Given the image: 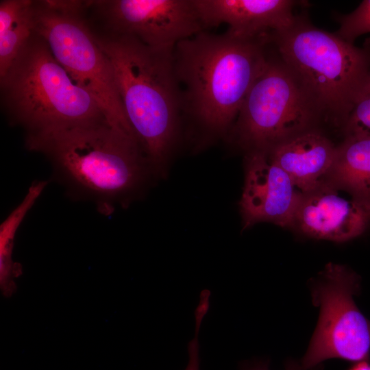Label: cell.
Wrapping results in <instances>:
<instances>
[{
	"mask_svg": "<svg viewBox=\"0 0 370 370\" xmlns=\"http://www.w3.org/2000/svg\"><path fill=\"white\" fill-rule=\"evenodd\" d=\"M0 79L11 121L27 135L106 121L93 98L71 79L35 32Z\"/></svg>",
	"mask_w": 370,
	"mask_h": 370,
	"instance_id": "cell-4",
	"label": "cell"
},
{
	"mask_svg": "<svg viewBox=\"0 0 370 370\" xmlns=\"http://www.w3.org/2000/svg\"><path fill=\"white\" fill-rule=\"evenodd\" d=\"M114 34L132 36L155 49H172L204 31L195 0L93 1Z\"/></svg>",
	"mask_w": 370,
	"mask_h": 370,
	"instance_id": "cell-9",
	"label": "cell"
},
{
	"mask_svg": "<svg viewBox=\"0 0 370 370\" xmlns=\"http://www.w3.org/2000/svg\"><path fill=\"white\" fill-rule=\"evenodd\" d=\"M269 34L254 38L202 31L173 49L182 116L210 137L230 131L249 90L269 58Z\"/></svg>",
	"mask_w": 370,
	"mask_h": 370,
	"instance_id": "cell-1",
	"label": "cell"
},
{
	"mask_svg": "<svg viewBox=\"0 0 370 370\" xmlns=\"http://www.w3.org/2000/svg\"><path fill=\"white\" fill-rule=\"evenodd\" d=\"M34 34V1L0 2V79Z\"/></svg>",
	"mask_w": 370,
	"mask_h": 370,
	"instance_id": "cell-15",
	"label": "cell"
},
{
	"mask_svg": "<svg viewBox=\"0 0 370 370\" xmlns=\"http://www.w3.org/2000/svg\"><path fill=\"white\" fill-rule=\"evenodd\" d=\"M112 67L125 114L150 168L165 163L182 116L173 49H155L136 38L96 37Z\"/></svg>",
	"mask_w": 370,
	"mask_h": 370,
	"instance_id": "cell-3",
	"label": "cell"
},
{
	"mask_svg": "<svg viewBox=\"0 0 370 370\" xmlns=\"http://www.w3.org/2000/svg\"><path fill=\"white\" fill-rule=\"evenodd\" d=\"M336 149L330 140L313 129L278 145L267 153L304 194L327 181Z\"/></svg>",
	"mask_w": 370,
	"mask_h": 370,
	"instance_id": "cell-13",
	"label": "cell"
},
{
	"mask_svg": "<svg viewBox=\"0 0 370 370\" xmlns=\"http://www.w3.org/2000/svg\"><path fill=\"white\" fill-rule=\"evenodd\" d=\"M303 193L288 174L262 151L248 152L240 201L244 228L259 222L293 226Z\"/></svg>",
	"mask_w": 370,
	"mask_h": 370,
	"instance_id": "cell-10",
	"label": "cell"
},
{
	"mask_svg": "<svg viewBox=\"0 0 370 370\" xmlns=\"http://www.w3.org/2000/svg\"><path fill=\"white\" fill-rule=\"evenodd\" d=\"M343 129L345 136L370 135V69L354 97Z\"/></svg>",
	"mask_w": 370,
	"mask_h": 370,
	"instance_id": "cell-17",
	"label": "cell"
},
{
	"mask_svg": "<svg viewBox=\"0 0 370 370\" xmlns=\"http://www.w3.org/2000/svg\"><path fill=\"white\" fill-rule=\"evenodd\" d=\"M370 225V203L325 182L304 193L293 226L318 239L344 242L362 234Z\"/></svg>",
	"mask_w": 370,
	"mask_h": 370,
	"instance_id": "cell-11",
	"label": "cell"
},
{
	"mask_svg": "<svg viewBox=\"0 0 370 370\" xmlns=\"http://www.w3.org/2000/svg\"><path fill=\"white\" fill-rule=\"evenodd\" d=\"M321 367V365L315 368L306 369L301 366L300 362L290 361L286 365L284 370H319ZM243 370H269V369L267 363L258 362L244 367Z\"/></svg>",
	"mask_w": 370,
	"mask_h": 370,
	"instance_id": "cell-20",
	"label": "cell"
},
{
	"mask_svg": "<svg viewBox=\"0 0 370 370\" xmlns=\"http://www.w3.org/2000/svg\"><path fill=\"white\" fill-rule=\"evenodd\" d=\"M271 39L321 117L343 127L370 69V53L297 17L290 27L273 32Z\"/></svg>",
	"mask_w": 370,
	"mask_h": 370,
	"instance_id": "cell-5",
	"label": "cell"
},
{
	"mask_svg": "<svg viewBox=\"0 0 370 370\" xmlns=\"http://www.w3.org/2000/svg\"><path fill=\"white\" fill-rule=\"evenodd\" d=\"M320 117L292 71L280 58H269L230 132L232 139L248 152L268 153L293 136L313 130Z\"/></svg>",
	"mask_w": 370,
	"mask_h": 370,
	"instance_id": "cell-7",
	"label": "cell"
},
{
	"mask_svg": "<svg viewBox=\"0 0 370 370\" xmlns=\"http://www.w3.org/2000/svg\"><path fill=\"white\" fill-rule=\"evenodd\" d=\"M312 290L320 315L301 366L310 369L335 358L355 362L369 359L370 321L353 299L359 290L358 276L345 266L329 263Z\"/></svg>",
	"mask_w": 370,
	"mask_h": 370,
	"instance_id": "cell-8",
	"label": "cell"
},
{
	"mask_svg": "<svg viewBox=\"0 0 370 370\" xmlns=\"http://www.w3.org/2000/svg\"><path fill=\"white\" fill-rule=\"evenodd\" d=\"M340 23L336 34L352 44L359 36L370 32V0L363 1L352 12L341 16Z\"/></svg>",
	"mask_w": 370,
	"mask_h": 370,
	"instance_id": "cell-18",
	"label": "cell"
},
{
	"mask_svg": "<svg viewBox=\"0 0 370 370\" xmlns=\"http://www.w3.org/2000/svg\"><path fill=\"white\" fill-rule=\"evenodd\" d=\"M25 145L47 158L69 197L92 203L105 216L136 190L150 168L136 139L106 121L27 135Z\"/></svg>",
	"mask_w": 370,
	"mask_h": 370,
	"instance_id": "cell-2",
	"label": "cell"
},
{
	"mask_svg": "<svg viewBox=\"0 0 370 370\" xmlns=\"http://www.w3.org/2000/svg\"><path fill=\"white\" fill-rule=\"evenodd\" d=\"M47 181H35L29 188L25 197L13 210L0 226V275L5 293L12 292L13 278L18 275L19 267L13 262L12 256L17 230L47 185Z\"/></svg>",
	"mask_w": 370,
	"mask_h": 370,
	"instance_id": "cell-16",
	"label": "cell"
},
{
	"mask_svg": "<svg viewBox=\"0 0 370 370\" xmlns=\"http://www.w3.org/2000/svg\"><path fill=\"white\" fill-rule=\"evenodd\" d=\"M347 370H370V362L369 359L357 361Z\"/></svg>",
	"mask_w": 370,
	"mask_h": 370,
	"instance_id": "cell-21",
	"label": "cell"
},
{
	"mask_svg": "<svg viewBox=\"0 0 370 370\" xmlns=\"http://www.w3.org/2000/svg\"><path fill=\"white\" fill-rule=\"evenodd\" d=\"M201 323L195 324V334L188 345V362L185 370H199V345L198 342V334Z\"/></svg>",
	"mask_w": 370,
	"mask_h": 370,
	"instance_id": "cell-19",
	"label": "cell"
},
{
	"mask_svg": "<svg viewBox=\"0 0 370 370\" xmlns=\"http://www.w3.org/2000/svg\"><path fill=\"white\" fill-rule=\"evenodd\" d=\"M326 182L370 203V135L345 136L336 146Z\"/></svg>",
	"mask_w": 370,
	"mask_h": 370,
	"instance_id": "cell-14",
	"label": "cell"
},
{
	"mask_svg": "<svg viewBox=\"0 0 370 370\" xmlns=\"http://www.w3.org/2000/svg\"><path fill=\"white\" fill-rule=\"evenodd\" d=\"M82 5L78 1H34V32L71 79L93 98L108 124L136 138L110 62L80 16Z\"/></svg>",
	"mask_w": 370,
	"mask_h": 370,
	"instance_id": "cell-6",
	"label": "cell"
},
{
	"mask_svg": "<svg viewBox=\"0 0 370 370\" xmlns=\"http://www.w3.org/2000/svg\"><path fill=\"white\" fill-rule=\"evenodd\" d=\"M206 28L221 23L229 25L233 36L254 38L286 29L296 20L293 8L297 2L289 0H195Z\"/></svg>",
	"mask_w": 370,
	"mask_h": 370,
	"instance_id": "cell-12",
	"label": "cell"
}]
</instances>
